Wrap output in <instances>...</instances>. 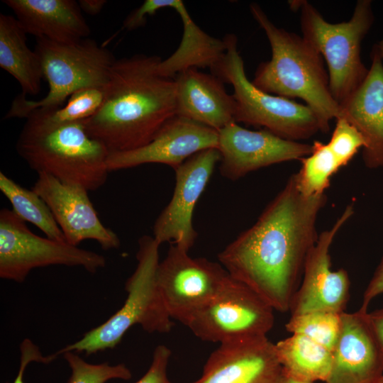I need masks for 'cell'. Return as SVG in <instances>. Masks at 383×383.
Listing matches in <instances>:
<instances>
[{
  "label": "cell",
  "instance_id": "cell-1",
  "mask_svg": "<svg viewBox=\"0 0 383 383\" xmlns=\"http://www.w3.org/2000/svg\"><path fill=\"white\" fill-rule=\"evenodd\" d=\"M326 201L325 194L304 195L293 174L255 223L219 252V263L274 310L289 311Z\"/></svg>",
  "mask_w": 383,
  "mask_h": 383
},
{
  "label": "cell",
  "instance_id": "cell-2",
  "mask_svg": "<svg viewBox=\"0 0 383 383\" xmlns=\"http://www.w3.org/2000/svg\"><path fill=\"white\" fill-rule=\"evenodd\" d=\"M161 60L137 54L113 63L102 105L82 121L110 153L146 145L176 116V81L159 73Z\"/></svg>",
  "mask_w": 383,
  "mask_h": 383
},
{
  "label": "cell",
  "instance_id": "cell-3",
  "mask_svg": "<svg viewBox=\"0 0 383 383\" xmlns=\"http://www.w3.org/2000/svg\"><path fill=\"white\" fill-rule=\"evenodd\" d=\"M250 11L272 51L271 59L257 67L252 83L273 95L302 99L317 116L321 133H327L331 121L340 118V106L331 92L323 58L303 37L277 27L258 4H250Z\"/></svg>",
  "mask_w": 383,
  "mask_h": 383
},
{
  "label": "cell",
  "instance_id": "cell-4",
  "mask_svg": "<svg viewBox=\"0 0 383 383\" xmlns=\"http://www.w3.org/2000/svg\"><path fill=\"white\" fill-rule=\"evenodd\" d=\"M16 151L38 174L95 191L106 182L109 150L82 122L45 126L26 121Z\"/></svg>",
  "mask_w": 383,
  "mask_h": 383
},
{
  "label": "cell",
  "instance_id": "cell-5",
  "mask_svg": "<svg viewBox=\"0 0 383 383\" xmlns=\"http://www.w3.org/2000/svg\"><path fill=\"white\" fill-rule=\"evenodd\" d=\"M160 244L153 236L143 235L138 240L137 266L126 282L127 297L113 315L100 326L86 333L77 342L52 354L57 357L65 352L94 354L113 348L134 325L148 333H166L173 324L156 282L160 262Z\"/></svg>",
  "mask_w": 383,
  "mask_h": 383
},
{
  "label": "cell",
  "instance_id": "cell-6",
  "mask_svg": "<svg viewBox=\"0 0 383 383\" xmlns=\"http://www.w3.org/2000/svg\"><path fill=\"white\" fill-rule=\"evenodd\" d=\"M43 78L49 87L40 99L30 100L23 94L13 100L5 118H26L35 110H52L63 106L76 91L87 87L106 86L116 60L96 40L87 38L72 43H59L36 38Z\"/></svg>",
  "mask_w": 383,
  "mask_h": 383
},
{
  "label": "cell",
  "instance_id": "cell-7",
  "mask_svg": "<svg viewBox=\"0 0 383 383\" xmlns=\"http://www.w3.org/2000/svg\"><path fill=\"white\" fill-rule=\"evenodd\" d=\"M300 10L302 37L325 60L331 92L341 105L369 71L362 61L360 50L362 41L374 23L372 1H357L350 19L338 23L328 22L307 1H302Z\"/></svg>",
  "mask_w": 383,
  "mask_h": 383
},
{
  "label": "cell",
  "instance_id": "cell-8",
  "mask_svg": "<svg viewBox=\"0 0 383 383\" xmlns=\"http://www.w3.org/2000/svg\"><path fill=\"white\" fill-rule=\"evenodd\" d=\"M226 51L211 74L233 87L235 123L262 127L287 140L299 141L321 132L319 121L307 105L257 88L245 74L237 37L226 35Z\"/></svg>",
  "mask_w": 383,
  "mask_h": 383
},
{
  "label": "cell",
  "instance_id": "cell-9",
  "mask_svg": "<svg viewBox=\"0 0 383 383\" xmlns=\"http://www.w3.org/2000/svg\"><path fill=\"white\" fill-rule=\"evenodd\" d=\"M273 308L232 277L209 303L182 323L204 341L230 343L267 336L274 322Z\"/></svg>",
  "mask_w": 383,
  "mask_h": 383
},
{
  "label": "cell",
  "instance_id": "cell-10",
  "mask_svg": "<svg viewBox=\"0 0 383 383\" xmlns=\"http://www.w3.org/2000/svg\"><path fill=\"white\" fill-rule=\"evenodd\" d=\"M106 264L103 255L37 235L12 210H1V278L22 282L32 270L50 265L81 267L95 273Z\"/></svg>",
  "mask_w": 383,
  "mask_h": 383
},
{
  "label": "cell",
  "instance_id": "cell-11",
  "mask_svg": "<svg viewBox=\"0 0 383 383\" xmlns=\"http://www.w3.org/2000/svg\"><path fill=\"white\" fill-rule=\"evenodd\" d=\"M189 251L171 244L156 270V282L172 319L182 323L211 301L231 276L219 263L194 258Z\"/></svg>",
  "mask_w": 383,
  "mask_h": 383
},
{
  "label": "cell",
  "instance_id": "cell-12",
  "mask_svg": "<svg viewBox=\"0 0 383 383\" xmlns=\"http://www.w3.org/2000/svg\"><path fill=\"white\" fill-rule=\"evenodd\" d=\"M353 213V205H348L334 224L318 235L293 299L289 311L292 316L316 311L345 312L350 282L345 270H331L330 249L335 235Z\"/></svg>",
  "mask_w": 383,
  "mask_h": 383
},
{
  "label": "cell",
  "instance_id": "cell-13",
  "mask_svg": "<svg viewBox=\"0 0 383 383\" xmlns=\"http://www.w3.org/2000/svg\"><path fill=\"white\" fill-rule=\"evenodd\" d=\"M220 160L218 149L210 148L174 170L173 195L153 226V238L160 245L170 243L187 251L192 248L198 235L192 223L194 210Z\"/></svg>",
  "mask_w": 383,
  "mask_h": 383
},
{
  "label": "cell",
  "instance_id": "cell-14",
  "mask_svg": "<svg viewBox=\"0 0 383 383\" xmlns=\"http://www.w3.org/2000/svg\"><path fill=\"white\" fill-rule=\"evenodd\" d=\"M221 175L237 180L272 165L310 155L312 144L282 138L267 130L251 131L233 122L218 131Z\"/></svg>",
  "mask_w": 383,
  "mask_h": 383
},
{
  "label": "cell",
  "instance_id": "cell-15",
  "mask_svg": "<svg viewBox=\"0 0 383 383\" xmlns=\"http://www.w3.org/2000/svg\"><path fill=\"white\" fill-rule=\"evenodd\" d=\"M32 189L49 206L69 244L94 240L104 250L120 246L117 234L100 221L85 188L39 173Z\"/></svg>",
  "mask_w": 383,
  "mask_h": 383
},
{
  "label": "cell",
  "instance_id": "cell-16",
  "mask_svg": "<svg viewBox=\"0 0 383 383\" xmlns=\"http://www.w3.org/2000/svg\"><path fill=\"white\" fill-rule=\"evenodd\" d=\"M218 147V131L175 116L167 121L146 145L128 151L109 154V172L148 163H160L174 170L192 155Z\"/></svg>",
  "mask_w": 383,
  "mask_h": 383
},
{
  "label": "cell",
  "instance_id": "cell-17",
  "mask_svg": "<svg viewBox=\"0 0 383 383\" xmlns=\"http://www.w3.org/2000/svg\"><path fill=\"white\" fill-rule=\"evenodd\" d=\"M191 383H284L274 344L267 336L220 344Z\"/></svg>",
  "mask_w": 383,
  "mask_h": 383
},
{
  "label": "cell",
  "instance_id": "cell-18",
  "mask_svg": "<svg viewBox=\"0 0 383 383\" xmlns=\"http://www.w3.org/2000/svg\"><path fill=\"white\" fill-rule=\"evenodd\" d=\"M367 312L359 309L341 313L340 331L326 383H377L383 376V353Z\"/></svg>",
  "mask_w": 383,
  "mask_h": 383
},
{
  "label": "cell",
  "instance_id": "cell-19",
  "mask_svg": "<svg viewBox=\"0 0 383 383\" xmlns=\"http://www.w3.org/2000/svg\"><path fill=\"white\" fill-rule=\"evenodd\" d=\"M368 73L359 87L340 106V116L353 126L365 145L362 157L365 166H383V62L374 50Z\"/></svg>",
  "mask_w": 383,
  "mask_h": 383
},
{
  "label": "cell",
  "instance_id": "cell-20",
  "mask_svg": "<svg viewBox=\"0 0 383 383\" xmlns=\"http://www.w3.org/2000/svg\"><path fill=\"white\" fill-rule=\"evenodd\" d=\"M174 79L176 116L217 131L235 122V100L216 76L192 68L179 73Z\"/></svg>",
  "mask_w": 383,
  "mask_h": 383
},
{
  "label": "cell",
  "instance_id": "cell-21",
  "mask_svg": "<svg viewBox=\"0 0 383 383\" xmlns=\"http://www.w3.org/2000/svg\"><path fill=\"white\" fill-rule=\"evenodd\" d=\"M27 34L59 43L88 38L89 26L74 0H4Z\"/></svg>",
  "mask_w": 383,
  "mask_h": 383
},
{
  "label": "cell",
  "instance_id": "cell-22",
  "mask_svg": "<svg viewBox=\"0 0 383 383\" xmlns=\"http://www.w3.org/2000/svg\"><path fill=\"white\" fill-rule=\"evenodd\" d=\"M170 8L181 18L182 38L174 53L160 61L159 73L166 77L174 78L179 73L192 68L213 69L226 53L225 40L213 38L202 30L194 23L181 0H172Z\"/></svg>",
  "mask_w": 383,
  "mask_h": 383
},
{
  "label": "cell",
  "instance_id": "cell-23",
  "mask_svg": "<svg viewBox=\"0 0 383 383\" xmlns=\"http://www.w3.org/2000/svg\"><path fill=\"white\" fill-rule=\"evenodd\" d=\"M26 33L11 15H0V67L15 78L22 94H39L43 78L40 57L27 43Z\"/></svg>",
  "mask_w": 383,
  "mask_h": 383
},
{
  "label": "cell",
  "instance_id": "cell-24",
  "mask_svg": "<svg viewBox=\"0 0 383 383\" xmlns=\"http://www.w3.org/2000/svg\"><path fill=\"white\" fill-rule=\"evenodd\" d=\"M274 349L285 376L306 382H326L328 378L332 351L311 339L292 334L275 343Z\"/></svg>",
  "mask_w": 383,
  "mask_h": 383
},
{
  "label": "cell",
  "instance_id": "cell-25",
  "mask_svg": "<svg viewBox=\"0 0 383 383\" xmlns=\"http://www.w3.org/2000/svg\"><path fill=\"white\" fill-rule=\"evenodd\" d=\"M0 189L18 218L38 227L47 238L66 242L49 206L35 191L23 187L2 172H0Z\"/></svg>",
  "mask_w": 383,
  "mask_h": 383
},
{
  "label": "cell",
  "instance_id": "cell-26",
  "mask_svg": "<svg viewBox=\"0 0 383 383\" xmlns=\"http://www.w3.org/2000/svg\"><path fill=\"white\" fill-rule=\"evenodd\" d=\"M106 86L79 89L68 98L63 106L52 110H35L26 119L45 126L82 122L93 116L101 107L106 95Z\"/></svg>",
  "mask_w": 383,
  "mask_h": 383
},
{
  "label": "cell",
  "instance_id": "cell-27",
  "mask_svg": "<svg viewBox=\"0 0 383 383\" xmlns=\"http://www.w3.org/2000/svg\"><path fill=\"white\" fill-rule=\"evenodd\" d=\"M301 161L294 176L299 190L306 196L325 194L331 177L342 167L328 145L318 140L312 144L311 153Z\"/></svg>",
  "mask_w": 383,
  "mask_h": 383
},
{
  "label": "cell",
  "instance_id": "cell-28",
  "mask_svg": "<svg viewBox=\"0 0 383 383\" xmlns=\"http://www.w3.org/2000/svg\"><path fill=\"white\" fill-rule=\"evenodd\" d=\"M341 313L316 311L293 315L285 328L292 334L304 335L333 351L340 331Z\"/></svg>",
  "mask_w": 383,
  "mask_h": 383
},
{
  "label": "cell",
  "instance_id": "cell-29",
  "mask_svg": "<svg viewBox=\"0 0 383 383\" xmlns=\"http://www.w3.org/2000/svg\"><path fill=\"white\" fill-rule=\"evenodd\" d=\"M62 355L71 369L67 383H105L112 379L128 380L132 377L131 370L123 363L91 364L74 352H65Z\"/></svg>",
  "mask_w": 383,
  "mask_h": 383
},
{
  "label": "cell",
  "instance_id": "cell-30",
  "mask_svg": "<svg viewBox=\"0 0 383 383\" xmlns=\"http://www.w3.org/2000/svg\"><path fill=\"white\" fill-rule=\"evenodd\" d=\"M341 167L345 166L365 143L358 131L343 118L336 119V124L327 143Z\"/></svg>",
  "mask_w": 383,
  "mask_h": 383
},
{
  "label": "cell",
  "instance_id": "cell-31",
  "mask_svg": "<svg viewBox=\"0 0 383 383\" xmlns=\"http://www.w3.org/2000/svg\"><path fill=\"white\" fill-rule=\"evenodd\" d=\"M171 350L165 345H157L153 353L150 366L146 373L135 383H172L167 375Z\"/></svg>",
  "mask_w": 383,
  "mask_h": 383
},
{
  "label": "cell",
  "instance_id": "cell-32",
  "mask_svg": "<svg viewBox=\"0 0 383 383\" xmlns=\"http://www.w3.org/2000/svg\"><path fill=\"white\" fill-rule=\"evenodd\" d=\"M172 0H145L124 20L123 28L132 30L143 26L148 16L154 15L164 8H170Z\"/></svg>",
  "mask_w": 383,
  "mask_h": 383
},
{
  "label": "cell",
  "instance_id": "cell-33",
  "mask_svg": "<svg viewBox=\"0 0 383 383\" xmlns=\"http://www.w3.org/2000/svg\"><path fill=\"white\" fill-rule=\"evenodd\" d=\"M20 367L16 379L13 383H24L23 374L26 367L31 362L49 363L53 360L51 355L43 356L38 347L29 339L23 340L20 345Z\"/></svg>",
  "mask_w": 383,
  "mask_h": 383
},
{
  "label": "cell",
  "instance_id": "cell-34",
  "mask_svg": "<svg viewBox=\"0 0 383 383\" xmlns=\"http://www.w3.org/2000/svg\"><path fill=\"white\" fill-rule=\"evenodd\" d=\"M382 294H383V257L364 292L362 303L359 309L367 312L372 300Z\"/></svg>",
  "mask_w": 383,
  "mask_h": 383
},
{
  "label": "cell",
  "instance_id": "cell-35",
  "mask_svg": "<svg viewBox=\"0 0 383 383\" xmlns=\"http://www.w3.org/2000/svg\"><path fill=\"white\" fill-rule=\"evenodd\" d=\"M367 318L383 353V307L368 311Z\"/></svg>",
  "mask_w": 383,
  "mask_h": 383
},
{
  "label": "cell",
  "instance_id": "cell-36",
  "mask_svg": "<svg viewBox=\"0 0 383 383\" xmlns=\"http://www.w3.org/2000/svg\"><path fill=\"white\" fill-rule=\"evenodd\" d=\"M77 1L82 11L90 16L99 14L107 3L106 0H79Z\"/></svg>",
  "mask_w": 383,
  "mask_h": 383
},
{
  "label": "cell",
  "instance_id": "cell-37",
  "mask_svg": "<svg viewBox=\"0 0 383 383\" xmlns=\"http://www.w3.org/2000/svg\"><path fill=\"white\" fill-rule=\"evenodd\" d=\"M372 50L378 54L383 62V38L374 45Z\"/></svg>",
  "mask_w": 383,
  "mask_h": 383
},
{
  "label": "cell",
  "instance_id": "cell-38",
  "mask_svg": "<svg viewBox=\"0 0 383 383\" xmlns=\"http://www.w3.org/2000/svg\"><path fill=\"white\" fill-rule=\"evenodd\" d=\"M284 383H316V382H306L294 379L291 377L284 375Z\"/></svg>",
  "mask_w": 383,
  "mask_h": 383
},
{
  "label": "cell",
  "instance_id": "cell-39",
  "mask_svg": "<svg viewBox=\"0 0 383 383\" xmlns=\"http://www.w3.org/2000/svg\"><path fill=\"white\" fill-rule=\"evenodd\" d=\"M377 383H383V376L380 378Z\"/></svg>",
  "mask_w": 383,
  "mask_h": 383
}]
</instances>
